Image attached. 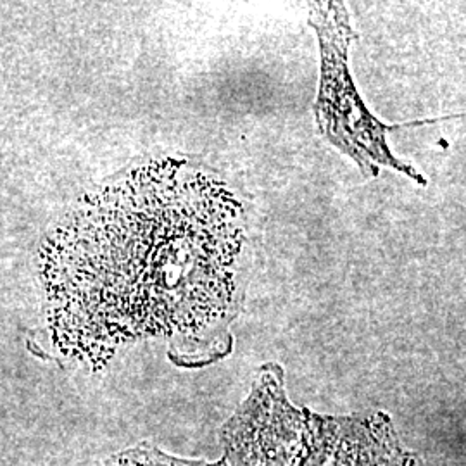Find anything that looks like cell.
Segmentation results:
<instances>
[{"mask_svg": "<svg viewBox=\"0 0 466 466\" xmlns=\"http://www.w3.org/2000/svg\"><path fill=\"white\" fill-rule=\"evenodd\" d=\"M242 208L227 185L165 159L85 198L40 258L54 342L90 365L137 339L199 332L235 292Z\"/></svg>", "mask_w": 466, "mask_h": 466, "instance_id": "obj_1", "label": "cell"}, {"mask_svg": "<svg viewBox=\"0 0 466 466\" xmlns=\"http://www.w3.org/2000/svg\"><path fill=\"white\" fill-rule=\"evenodd\" d=\"M109 466H228L225 461H219L217 465L208 463H196V461H180L175 458L165 456L157 450H132L130 452H123L113 460V465Z\"/></svg>", "mask_w": 466, "mask_h": 466, "instance_id": "obj_4", "label": "cell"}, {"mask_svg": "<svg viewBox=\"0 0 466 466\" xmlns=\"http://www.w3.org/2000/svg\"><path fill=\"white\" fill-rule=\"evenodd\" d=\"M321 54V76L315 104L318 127L337 149L368 177H379L380 167H394L421 185L427 180L415 167L400 163L387 146V134L402 128L383 125L360 97L350 73V49L356 34L350 13L340 2H317L309 11Z\"/></svg>", "mask_w": 466, "mask_h": 466, "instance_id": "obj_3", "label": "cell"}, {"mask_svg": "<svg viewBox=\"0 0 466 466\" xmlns=\"http://www.w3.org/2000/svg\"><path fill=\"white\" fill-rule=\"evenodd\" d=\"M233 466H415L383 415L325 418L289 404L280 380L259 385L223 431Z\"/></svg>", "mask_w": 466, "mask_h": 466, "instance_id": "obj_2", "label": "cell"}]
</instances>
